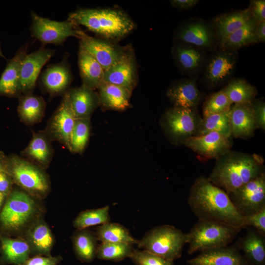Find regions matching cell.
Instances as JSON below:
<instances>
[{
  "label": "cell",
  "instance_id": "6da1fadb",
  "mask_svg": "<svg viewBox=\"0 0 265 265\" xmlns=\"http://www.w3.org/2000/svg\"><path fill=\"white\" fill-rule=\"evenodd\" d=\"M188 204L199 220L212 221L240 229L246 227L245 216L236 208L228 194L204 176L192 185Z\"/></svg>",
  "mask_w": 265,
  "mask_h": 265
},
{
  "label": "cell",
  "instance_id": "7a4b0ae2",
  "mask_svg": "<svg viewBox=\"0 0 265 265\" xmlns=\"http://www.w3.org/2000/svg\"><path fill=\"white\" fill-rule=\"evenodd\" d=\"M264 169L260 155L230 150L216 159L208 178L228 194L265 173Z\"/></svg>",
  "mask_w": 265,
  "mask_h": 265
},
{
  "label": "cell",
  "instance_id": "3957f363",
  "mask_svg": "<svg viewBox=\"0 0 265 265\" xmlns=\"http://www.w3.org/2000/svg\"><path fill=\"white\" fill-rule=\"evenodd\" d=\"M68 19L107 39L124 37L135 26L128 15L117 9L81 8L70 13Z\"/></svg>",
  "mask_w": 265,
  "mask_h": 265
},
{
  "label": "cell",
  "instance_id": "277c9868",
  "mask_svg": "<svg viewBox=\"0 0 265 265\" xmlns=\"http://www.w3.org/2000/svg\"><path fill=\"white\" fill-rule=\"evenodd\" d=\"M186 238V234L177 228L162 225L148 231L136 245L138 248L174 261L181 257Z\"/></svg>",
  "mask_w": 265,
  "mask_h": 265
},
{
  "label": "cell",
  "instance_id": "5b68a950",
  "mask_svg": "<svg viewBox=\"0 0 265 265\" xmlns=\"http://www.w3.org/2000/svg\"><path fill=\"white\" fill-rule=\"evenodd\" d=\"M240 230L215 221L198 220L186 234L188 253L226 246Z\"/></svg>",
  "mask_w": 265,
  "mask_h": 265
},
{
  "label": "cell",
  "instance_id": "8992f818",
  "mask_svg": "<svg viewBox=\"0 0 265 265\" xmlns=\"http://www.w3.org/2000/svg\"><path fill=\"white\" fill-rule=\"evenodd\" d=\"M36 212V205L27 194L12 190L0 210V232L11 234L25 227Z\"/></svg>",
  "mask_w": 265,
  "mask_h": 265
},
{
  "label": "cell",
  "instance_id": "52a82bcc",
  "mask_svg": "<svg viewBox=\"0 0 265 265\" xmlns=\"http://www.w3.org/2000/svg\"><path fill=\"white\" fill-rule=\"evenodd\" d=\"M5 171L13 183L36 196L45 195L50 188L45 172L38 165L16 155L7 157Z\"/></svg>",
  "mask_w": 265,
  "mask_h": 265
},
{
  "label": "cell",
  "instance_id": "ba28073f",
  "mask_svg": "<svg viewBox=\"0 0 265 265\" xmlns=\"http://www.w3.org/2000/svg\"><path fill=\"white\" fill-rule=\"evenodd\" d=\"M201 118L196 108L173 106L164 114L161 125L173 143L184 145L194 135Z\"/></svg>",
  "mask_w": 265,
  "mask_h": 265
},
{
  "label": "cell",
  "instance_id": "9c48e42d",
  "mask_svg": "<svg viewBox=\"0 0 265 265\" xmlns=\"http://www.w3.org/2000/svg\"><path fill=\"white\" fill-rule=\"evenodd\" d=\"M31 35L43 44L58 45L69 37L79 36L80 30L77 28V25L68 19L64 21L52 20L34 12H31Z\"/></svg>",
  "mask_w": 265,
  "mask_h": 265
},
{
  "label": "cell",
  "instance_id": "30bf717a",
  "mask_svg": "<svg viewBox=\"0 0 265 265\" xmlns=\"http://www.w3.org/2000/svg\"><path fill=\"white\" fill-rule=\"evenodd\" d=\"M232 203L244 216L265 207V173L228 194Z\"/></svg>",
  "mask_w": 265,
  "mask_h": 265
},
{
  "label": "cell",
  "instance_id": "8fae6325",
  "mask_svg": "<svg viewBox=\"0 0 265 265\" xmlns=\"http://www.w3.org/2000/svg\"><path fill=\"white\" fill-rule=\"evenodd\" d=\"M137 81V68L133 50L126 46L122 57L105 71L103 82L126 88L131 92Z\"/></svg>",
  "mask_w": 265,
  "mask_h": 265
},
{
  "label": "cell",
  "instance_id": "7c38bea8",
  "mask_svg": "<svg viewBox=\"0 0 265 265\" xmlns=\"http://www.w3.org/2000/svg\"><path fill=\"white\" fill-rule=\"evenodd\" d=\"M78 38L80 40V47L91 54L105 71L119 60L126 49V46L121 47L108 41L96 38L81 30Z\"/></svg>",
  "mask_w": 265,
  "mask_h": 265
},
{
  "label": "cell",
  "instance_id": "4fadbf2b",
  "mask_svg": "<svg viewBox=\"0 0 265 265\" xmlns=\"http://www.w3.org/2000/svg\"><path fill=\"white\" fill-rule=\"evenodd\" d=\"M53 54V50L45 48L26 54L20 66V93H23L25 95L29 94L34 88L41 69Z\"/></svg>",
  "mask_w": 265,
  "mask_h": 265
},
{
  "label": "cell",
  "instance_id": "5bb4252c",
  "mask_svg": "<svg viewBox=\"0 0 265 265\" xmlns=\"http://www.w3.org/2000/svg\"><path fill=\"white\" fill-rule=\"evenodd\" d=\"M231 140L218 132H210L200 136H192L184 145L203 158L217 159L231 150Z\"/></svg>",
  "mask_w": 265,
  "mask_h": 265
},
{
  "label": "cell",
  "instance_id": "9a60e30c",
  "mask_svg": "<svg viewBox=\"0 0 265 265\" xmlns=\"http://www.w3.org/2000/svg\"><path fill=\"white\" fill-rule=\"evenodd\" d=\"M76 120L66 93L50 121L46 133L49 137L64 144L70 150V136Z\"/></svg>",
  "mask_w": 265,
  "mask_h": 265
},
{
  "label": "cell",
  "instance_id": "2e32d148",
  "mask_svg": "<svg viewBox=\"0 0 265 265\" xmlns=\"http://www.w3.org/2000/svg\"><path fill=\"white\" fill-rule=\"evenodd\" d=\"M232 136L246 139L258 129L252 103L235 104L230 109Z\"/></svg>",
  "mask_w": 265,
  "mask_h": 265
},
{
  "label": "cell",
  "instance_id": "e0dca14e",
  "mask_svg": "<svg viewBox=\"0 0 265 265\" xmlns=\"http://www.w3.org/2000/svg\"><path fill=\"white\" fill-rule=\"evenodd\" d=\"M235 53L230 50L219 52L210 58L205 71V80L210 87L221 83L230 76L236 65Z\"/></svg>",
  "mask_w": 265,
  "mask_h": 265
},
{
  "label": "cell",
  "instance_id": "ac0fdd59",
  "mask_svg": "<svg viewBox=\"0 0 265 265\" xmlns=\"http://www.w3.org/2000/svg\"><path fill=\"white\" fill-rule=\"evenodd\" d=\"M177 37L182 43L200 49L211 48L214 43V34L210 26L200 20L186 23L178 30Z\"/></svg>",
  "mask_w": 265,
  "mask_h": 265
},
{
  "label": "cell",
  "instance_id": "d6986e66",
  "mask_svg": "<svg viewBox=\"0 0 265 265\" xmlns=\"http://www.w3.org/2000/svg\"><path fill=\"white\" fill-rule=\"evenodd\" d=\"M166 95L173 106L196 108L202 98L195 80L183 79L170 85Z\"/></svg>",
  "mask_w": 265,
  "mask_h": 265
},
{
  "label": "cell",
  "instance_id": "ffe728a7",
  "mask_svg": "<svg viewBox=\"0 0 265 265\" xmlns=\"http://www.w3.org/2000/svg\"><path fill=\"white\" fill-rule=\"evenodd\" d=\"M186 262L189 265H248L235 247L227 246L202 251Z\"/></svg>",
  "mask_w": 265,
  "mask_h": 265
},
{
  "label": "cell",
  "instance_id": "44dd1931",
  "mask_svg": "<svg viewBox=\"0 0 265 265\" xmlns=\"http://www.w3.org/2000/svg\"><path fill=\"white\" fill-rule=\"evenodd\" d=\"M27 53V46L18 50L10 59L0 78V95L14 97L20 94V70L23 59Z\"/></svg>",
  "mask_w": 265,
  "mask_h": 265
},
{
  "label": "cell",
  "instance_id": "7402d4cb",
  "mask_svg": "<svg viewBox=\"0 0 265 265\" xmlns=\"http://www.w3.org/2000/svg\"><path fill=\"white\" fill-rule=\"evenodd\" d=\"M69 103L76 119H90L99 103L94 90L82 85L66 92Z\"/></svg>",
  "mask_w": 265,
  "mask_h": 265
},
{
  "label": "cell",
  "instance_id": "603a6c76",
  "mask_svg": "<svg viewBox=\"0 0 265 265\" xmlns=\"http://www.w3.org/2000/svg\"><path fill=\"white\" fill-rule=\"evenodd\" d=\"M78 65L83 85L93 90L104 81L105 70L88 52L80 47Z\"/></svg>",
  "mask_w": 265,
  "mask_h": 265
},
{
  "label": "cell",
  "instance_id": "cb8c5ba5",
  "mask_svg": "<svg viewBox=\"0 0 265 265\" xmlns=\"http://www.w3.org/2000/svg\"><path fill=\"white\" fill-rule=\"evenodd\" d=\"M41 80L48 92L57 94L65 91L69 86L72 75L68 66L60 62L48 66L43 72Z\"/></svg>",
  "mask_w": 265,
  "mask_h": 265
},
{
  "label": "cell",
  "instance_id": "d4e9b609",
  "mask_svg": "<svg viewBox=\"0 0 265 265\" xmlns=\"http://www.w3.org/2000/svg\"><path fill=\"white\" fill-rule=\"evenodd\" d=\"M98 89L99 103L105 108L123 110L129 106L132 92L126 88L103 82Z\"/></svg>",
  "mask_w": 265,
  "mask_h": 265
},
{
  "label": "cell",
  "instance_id": "484cf974",
  "mask_svg": "<svg viewBox=\"0 0 265 265\" xmlns=\"http://www.w3.org/2000/svg\"><path fill=\"white\" fill-rule=\"evenodd\" d=\"M0 253L4 263L23 265L28 259L31 247L27 241L0 234Z\"/></svg>",
  "mask_w": 265,
  "mask_h": 265
},
{
  "label": "cell",
  "instance_id": "4316f807",
  "mask_svg": "<svg viewBox=\"0 0 265 265\" xmlns=\"http://www.w3.org/2000/svg\"><path fill=\"white\" fill-rule=\"evenodd\" d=\"M201 49L195 46L178 43L172 49V53L177 65L185 73H193L203 64L204 56Z\"/></svg>",
  "mask_w": 265,
  "mask_h": 265
},
{
  "label": "cell",
  "instance_id": "83f0119b",
  "mask_svg": "<svg viewBox=\"0 0 265 265\" xmlns=\"http://www.w3.org/2000/svg\"><path fill=\"white\" fill-rule=\"evenodd\" d=\"M47 134L33 132L32 138L22 153L33 162L41 167H47L52 157V149Z\"/></svg>",
  "mask_w": 265,
  "mask_h": 265
},
{
  "label": "cell",
  "instance_id": "f1b7e54d",
  "mask_svg": "<svg viewBox=\"0 0 265 265\" xmlns=\"http://www.w3.org/2000/svg\"><path fill=\"white\" fill-rule=\"evenodd\" d=\"M248 9L225 14L217 18L214 25L220 44L251 18Z\"/></svg>",
  "mask_w": 265,
  "mask_h": 265
},
{
  "label": "cell",
  "instance_id": "f546056e",
  "mask_svg": "<svg viewBox=\"0 0 265 265\" xmlns=\"http://www.w3.org/2000/svg\"><path fill=\"white\" fill-rule=\"evenodd\" d=\"M246 259L253 265H265V236L257 231L249 230L240 241Z\"/></svg>",
  "mask_w": 265,
  "mask_h": 265
},
{
  "label": "cell",
  "instance_id": "4dcf8cb0",
  "mask_svg": "<svg viewBox=\"0 0 265 265\" xmlns=\"http://www.w3.org/2000/svg\"><path fill=\"white\" fill-rule=\"evenodd\" d=\"M31 249L38 253L49 255L54 243L51 230L45 223L40 221L30 228L27 233Z\"/></svg>",
  "mask_w": 265,
  "mask_h": 265
},
{
  "label": "cell",
  "instance_id": "1f68e13d",
  "mask_svg": "<svg viewBox=\"0 0 265 265\" xmlns=\"http://www.w3.org/2000/svg\"><path fill=\"white\" fill-rule=\"evenodd\" d=\"M45 108V103L42 97L29 93L20 99L18 112L23 122L33 124L42 119Z\"/></svg>",
  "mask_w": 265,
  "mask_h": 265
},
{
  "label": "cell",
  "instance_id": "d6a6232c",
  "mask_svg": "<svg viewBox=\"0 0 265 265\" xmlns=\"http://www.w3.org/2000/svg\"><path fill=\"white\" fill-rule=\"evenodd\" d=\"M210 132H216L227 138H232L230 110L201 118L193 136H200Z\"/></svg>",
  "mask_w": 265,
  "mask_h": 265
},
{
  "label": "cell",
  "instance_id": "836d02e7",
  "mask_svg": "<svg viewBox=\"0 0 265 265\" xmlns=\"http://www.w3.org/2000/svg\"><path fill=\"white\" fill-rule=\"evenodd\" d=\"M96 236L101 242H122L133 245L137 244L138 241L125 227L110 222L100 225L97 229Z\"/></svg>",
  "mask_w": 265,
  "mask_h": 265
},
{
  "label": "cell",
  "instance_id": "e575fe53",
  "mask_svg": "<svg viewBox=\"0 0 265 265\" xmlns=\"http://www.w3.org/2000/svg\"><path fill=\"white\" fill-rule=\"evenodd\" d=\"M78 230L73 239L74 251L81 261L91 262L96 257L97 238L86 229Z\"/></svg>",
  "mask_w": 265,
  "mask_h": 265
},
{
  "label": "cell",
  "instance_id": "d590c367",
  "mask_svg": "<svg viewBox=\"0 0 265 265\" xmlns=\"http://www.w3.org/2000/svg\"><path fill=\"white\" fill-rule=\"evenodd\" d=\"M233 104L252 103L257 94L255 87L241 79H234L222 89Z\"/></svg>",
  "mask_w": 265,
  "mask_h": 265
},
{
  "label": "cell",
  "instance_id": "8d00e7d4",
  "mask_svg": "<svg viewBox=\"0 0 265 265\" xmlns=\"http://www.w3.org/2000/svg\"><path fill=\"white\" fill-rule=\"evenodd\" d=\"M257 23L251 18L220 45L224 50L231 51L258 42L255 33Z\"/></svg>",
  "mask_w": 265,
  "mask_h": 265
},
{
  "label": "cell",
  "instance_id": "74e56055",
  "mask_svg": "<svg viewBox=\"0 0 265 265\" xmlns=\"http://www.w3.org/2000/svg\"><path fill=\"white\" fill-rule=\"evenodd\" d=\"M134 248L133 245L122 242H101L97 246L96 257L102 260L118 262L130 258Z\"/></svg>",
  "mask_w": 265,
  "mask_h": 265
},
{
  "label": "cell",
  "instance_id": "f35d334b",
  "mask_svg": "<svg viewBox=\"0 0 265 265\" xmlns=\"http://www.w3.org/2000/svg\"><path fill=\"white\" fill-rule=\"evenodd\" d=\"M109 206H106L98 209L82 211L75 219L73 225L78 230H82L90 226L109 222Z\"/></svg>",
  "mask_w": 265,
  "mask_h": 265
},
{
  "label": "cell",
  "instance_id": "ab89813d",
  "mask_svg": "<svg viewBox=\"0 0 265 265\" xmlns=\"http://www.w3.org/2000/svg\"><path fill=\"white\" fill-rule=\"evenodd\" d=\"M90 119H76L71 134L70 151L81 154L84 150L90 133Z\"/></svg>",
  "mask_w": 265,
  "mask_h": 265
},
{
  "label": "cell",
  "instance_id": "60d3db41",
  "mask_svg": "<svg viewBox=\"0 0 265 265\" xmlns=\"http://www.w3.org/2000/svg\"><path fill=\"white\" fill-rule=\"evenodd\" d=\"M232 103L222 90L211 96L205 102L203 113L204 117L229 110Z\"/></svg>",
  "mask_w": 265,
  "mask_h": 265
},
{
  "label": "cell",
  "instance_id": "b9f144b4",
  "mask_svg": "<svg viewBox=\"0 0 265 265\" xmlns=\"http://www.w3.org/2000/svg\"><path fill=\"white\" fill-rule=\"evenodd\" d=\"M130 258L135 265H174L173 261L145 250L134 249Z\"/></svg>",
  "mask_w": 265,
  "mask_h": 265
},
{
  "label": "cell",
  "instance_id": "7bdbcfd3",
  "mask_svg": "<svg viewBox=\"0 0 265 265\" xmlns=\"http://www.w3.org/2000/svg\"><path fill=\"white\" fill-rule=\"evenodd\" d=\"M245 226H252L256 231L265 236V207L258 212L245 216Z\"/></svg>",
  "mask_w": 265,
  "mask_h": 265
},
{
  "label": "cell",
  "instance_id": "ee69618b",
  "mask_svg": "<svg viewBox=\"0 0 265 265\" xmlns=\"http://www.w3.org/2000/svg\"><path fill=\"white\" fill-rule=\"evenodd\" d=\"M248 9L251 17L256 22L265 21V1L264 0H251Z\"/></svg>",
  "mask_w": 265,
  "mask_h": 265
},
{
  "label": "cell",
  "instance_id": "f6af8a7d",
  "mask_svg": "<svg viewBox=\"0 0 265 265\" xmlns=\"http://www.w3.org/2000/svg\"><path fill=\"white\" fill-rule=\"evenodd\" d=\"M254 114L258 128L265 130V104L263 100L252 102Z\"/></svg>",
  "mask_w": 265,
  "mask_h": 265
},
{
  "label": "cell",
  "instance_id": "bcb514c9",
  "mask_svg": "<svg viewBox=\"0 0 265 265\" xmlns=\"http://www.w3.org/2000/svg\"><path fill=\"white\" fill-rule=\"evenodd\" d=\"M59 260L56 257L35 256L28 258L23 265H57Z\"/></svg>",
  "mask_w": 265,
  "mask_h": 265
},
{
  "label": "cell",
  "instance_id": "7dc6e473",
  "mask_svg": "<svg viewBox=\"0 0 265 265\" xmlns=\"http://www.w3.org/2000/svg\"><path fill=\"white\" fill-rule=\"evenodd\" d=\"M13 182L10 175L6 172H0V192L8 195L12 190Z\"/></svg>",
  "mask_w": 265,
  "mask_h": 265
},
{
  "label": "cell",
  "instance_id": "c3c4849f",
  "mask_svg": "<svg viewBox=\"0 0 265 265\" xmlns=\"http://www.w3.org/2000/svg\"><path fill=\"white\" fill-rule=\"evenodd\" d=\"M199 0H170L172 6L180 9H188L195 5Z\"/></svg>",
  "mask_w": 265,
  "mask_h": 265
},
{
  "label": "cell",
  "instance_id": "681fc988",
  "mask_svg": "<svg viewBox=\"0 0 265 265\" xmlns=\"http://www.w3.org/2000/svg\"><path fill=\"white\" fill-rule=\"evenodd\" d=\"M255 33L258 42H264L265 41V21L257 23Z\"/></svg>",
  "mask_w": 265,
  "mask_h": 265
},
{
  "label": "cell",
  "instance_id": "f907efd6",
  "mask_svg": "<svg viewBox=\"0 0 265 265\" xmlns=\"http://www.w3.org/2000/svg\"><path fill=\"white\" fill-rule=\"evenodd\" d=\"M6 159L7 157L4 154L0 151V172L5 171Z\"/></svg>",
  "mask_w": 265,
  "mask_h": 265
},
{
  "label": "cell",
  "instance_id": "816d5d0a",
  "mask_svg": "<svg viewBox=\"0 0 265 265\" xmlns=\"http://www.w3.org/2000/svg\"><path fill=\"white\" fill-rule=\"evenodd\" d=\"M8 195L0 192V210L4 203Z\"/></svg>",
  "mask_w": 265,
  "mask_h": 265
},
{
  "label": "cell",
  "instance_id": "f5cc1de1",
  "mask_svg": "<svg viewBox=\"0 0 265 265\" xmlns=\"http://www.w3.org/2000/svg\"><path fill=\"white\" fill-rule=\"evenodd\" d=\"M0 57H2L3 58H5V57H4V55L2 53V52L1 51L0 47Z\"/></svg>",
  "mask_w": 265,
  "mask_h": 265
},
{
  "label": "cell",
  "instance_id": "db71d44e",
  "mask_svg": "<svg viewBox=\"0 0 265 265\" xmlns=\"http://www.w3.org/2000/svg\"><path fill=\"white\" fill-rule=\"evenodd\" d=\"M3 263H4L1 259L0 253V265H2Z\"/></svg>",
  "mask_w": 265,
  "mask_h": 265
}]
</instances>
